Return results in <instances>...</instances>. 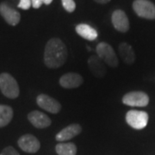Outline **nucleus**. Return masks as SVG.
<instances>
[{
    "mask_svg": "<svg viewBox=\"0 0 155 155\" xmlns=\"http://www.w3.org/2000/svg\"><path fill=\"white\" fill-rule=\"evenodd\" d=\"M13 118V110L11 106L0 104V127L7 126Z\"/></svg>",
    "mask_w": 155,
    "mask_h": 155,
    "instance_id": "f3484780",
    "label": "nucleus"
},
{
    "mask_svg": "<svg viewBox=\"0 0 155 155\" xmlns=\"http://www.w3.org/2000/svg\"><path fill=\"white\" fill-rule=\"evenodd\" d=\"M55 150L58 155H76L77 153V147L72 142L59 143L56 145Z\"/></svg>",
    "mask_w": 155,
    "mask_h": 155,
    "instance_id": "a211bd4d",
    "label": "nucleus"
},
{
    "mask_svg": "<svg viewBox=\"0 0 155 155\" xmlns=\"http://www.w3.org/2000/svg\"><path fill=\"white\" fill-rule=\"evenodd\" d=\"M17 144L23 152H26L28 153H35L41 147V144L38 139L32 134H24L18 139Z\"/></svg>",
    "mask_w": 155,
    "mask_h": 155,
    "instance_id": "6e6552de",
    "label": "nucleus"
},
{
    "mask_svg": "<svg viewBox=\"0 0 155 155\" xmlns=\"http://www.w3.org/2000/svg\"><path fill=\"white\" fill-rule=\"evenodd\" d=\"M94 1H96L97 3H99V4H107L110 0H94Z\"/></svg>",
    "mask_w": 155,
    "mask_h": 155,
    "instance_id": "5701e85b",
    "label": "nucleus"
},
{
    "mask_svg": "<svg viewBox=\"0 0 155 155\" xmlns=\"http://www.w3.org/2000/svg\"><path fill=\"white\" fill-rule=\"evenodd\" d=\"M52 2H53V0H42V3H43V4H45V5H50Z\"/></svg>",
    "mask_w": 155,
    "mask_h": 155,
    "instance_id": "b1692460",
    "label": "nucleus"
},
{
    "mask_svg": "<svg viewBox=\"0 0 155 155\" xmlns=\"http://www.w3.org/2000/svg\"><path fill=\"white\" fill-rule=\"evenodd\" d=\"M88 67L95 77L104 78L107 72L105 64L97 55H91L89 58Z\"/></svg>",
    "mask_w": 155,
    "mask_h": 155,
    "instance_id": "ddd939ff",
    "label": "nucleus"
},
{
    "mask_svg": "<svg viewBox=\"0 0 155 155\" xmlns=\"http://www.w3.org/2000/svg\"><path fill=\"white\" fill-rule=\"evenodd\" d=\"M0 155H20L17 150L12 147H7L1 152Z\"/></svg>",
    "mask_w": 155,
    "mask_h": 155,
    "instance_id": "aec40b11",
    "label": "nucleus"
},
{
    "mask_svg": "<svg viewBox=\"0 0 155 155\" xmlns=\"http://www.w3.org/2000/svg\"><path fill=\"white\" fill-rule=\"evenodd\" d=\"M97 54L102 61L110 67H116L119 64L118 58L116 54L115 50L110 45L106 42H100L96 48Z\"/></svg>",
    "mask_w": 155,
    "mask_h": 155,
    "instance_id": "7ed1b4c3",
    "label": "nucleus"
},
{
    "mask_svg": "<svg viewBox=\"0 0 155 155\" xmlns=\"http://www.w3.org/2000/svg\"><path fill=\"white\" fill-rule=\"evenodd\" d=\"M28 121L34 127L37 128H45L49 127L51 120L46 114L38 110H34L29 112L28 115Z\"/></svg>",
    "mask_w": 155,
    "mask_h": 155,
    "instance_id": "f8f14e48",
    "label": "nucleus"
},
{
    "mask_svg": "<svg viewBox=\"0 0 155 155\" xmlns=\"http://www.w3.org/2000/svg\"><path fill=\"white\" fill-rule=\"evenodd\" d=\"M31 4H32L33 8L39 9L43 3H42V0H31Z\"/></svg>",
    "mask_w": 155,
    "mask_h": 155,
    "instance_id": "4be33fe9",
    "label": "nucleus"
},
{
    "mask_svg": "<svg viewBox=\"0 0 155 155\" xmlns=\"http://www.w3.org/2000/svg\"><path fill=\"white\" fill-rule=\"evenodd\" d=\"M122 103L132 107H146L149 103V97L142 91H132L123 96Z\"/></svg>",
    "mask_w": 155,
    "mask_h": 155,
    "instance_id": "423d86ee",
    "label": "nucleus"
},
{
    "mask_svg": "<svg viewBox=\"0 0 155 155\" xmlns=\"http://www.w3.org/2000/svg\"><path fill=\"white\" fill-rule=\"evenodd\" d=\"M0 91L4 96L11 99L17 98L20 93L17 80L7 72L0 74Z\"/></svg>",
    "mask_w": 155,
    "mask_h": 155,
    "instance_id": "f03ea898",
    "label": "nucleus"
},
{
    "mask_svg": "<svg viewBox=\"0 0 155 155\" xmlns=\"http://www.w3.org/2000/svg\"><path fill=\"white\" fill-rule=\"evenodd\" d=\"M133 9L136 15L145 19H155V5L149 0H134Z\"/></svg>",
    "mask_w": 155,
    "mask_h": 155,
    "instance_id": "20e7f679",
    "label": "nucleus"
},
{
    "mask_svg": "<svg viewBox=\"0 0 155 155\" xmlns=\"http://www.w3.org/2000/svg\"><path fill=\"white\" fill-rule=\"evenodd\" d=\"M83 82V77L80 74L74 72L66 73L60 78V84L66 89L77 88L80 86Z\"/></svg>",
    "mask_w": 155,
    "mask_h": 155,
    "instance_id": "9b49d317",
    "label": "nucleus"
},
{
    "mask_svg": "<svg viewBox=\"0 0 155 155\" xmlns=\"http://www.w3.org/2000/svg\"><path fill=\"white\" fill-rule=\"evenodd\" d=\"M76 32L78 35L88 41H95L97 38V32L94 28L88 24L81 23L76 26Z\"/></svg>",
    "mask_w": 155,
    "mask_h": 155,
    "instance_id": "dca6fc26",
    "label": "nucleus"
},
{
    "mask_svg": "<svg viewBox=\"0 0 155 155\" xmlns=\"http://www.w3.org/2000/svg\"><path fill=\"white\" fill-rule=\"evenodd\" d=\"M148 114L142 110L127 111L126 115V122L134 129H142L147 127L148 122Z\"/></svg>",
    "mask_w": 155,
    "mask_h": 155,
    "instance_id": "39448f33",
    "label": "nucleus"
},
{
    "mask_svg": "<svg viewBox=\"0 0 155 155\" xmlns=\"http://www.w3.org/2000/svg\"><path fill=\"white\" fill-rule=\"evenodd\" d=\"M31 6V0H20V3L18 4V8L22 10H28Z\"/></svg>",
    "mask_w": 155,
    "mask_h": 155,
    "instance_id": "412c9836",
    "label": "nucleus"
},
{
    "mask_svg": "<svg viewBox=\"0 0 155 155\" xmlns=\"http://www.w3.org/2000/svg\"><path fill=\"white\" fill-rule=\"evenodd\" d=\"M82 131V127L79 124L77 123H73L69 126H67L65 128H63L61 131L56 134L55 139L58 141H66L68 140H71L73 137L77 136L78 134L81 133Z\"/></svg>",
    "mask_w": 155,
    "mask_h": 155,
    "instance_id": "4468645a",
    "label": "nucleus"
},
{
    "mask_svg": "<svg viewBox=\"0 0 155 155\" xmlns=\"http://www.w3.org/2000/svg\"><path fill=\"white\" fill-rule=\"evenodd\" d=\"M36 104L42 110L52 114H57L61 110V104L54 98L46 94L39 95L36 97Z\"/></svg>",
    "mask_w": 155,
    "mask_h": 155,
    "instance_id": "0eeeda50",
    "label": "nucleus"
},
{
    "mask_svg": "<svg viewBox=\"0 0 155 155\" xmlns=\"http://www.w3.org/2000/svg\"><path fill=\"white\" fill-rule=\"evenodd\" d=\"M0 15L5 19V21L11 26L17 25L21 20L20 13L5 2L0 4Z\"/></svg>",
    "mask_w": 155,
    "mask_h": 155,
    "instance_id": "1a4fd4ad",
    "label": "nucleus"
},
{
    "mask_svg": "<svg viewBox=\"0 0 155 155\" xmlns=\"http://www.w3.org/2000/svg\"><path fill=\"white\" fill-rule=\"evenodd\" d=\"M67 59V49L64 42L59 38H52L47 42L44 51L45 65L55 69L65 64Z\"/></svg>",
    "mask_w": 155,
    "mask_h": 155,
    "instance_id": "f257e3e1",
    "label": "nucleus"
},
{
    "mask_svg": "<svg viewBox=\"0 0 155 155\" xmlns=\"http://www.w3.org/2000/svg\"><path fill=\"white\" fill-rule=\"evenodd\" d=\"M119 54L122 60L127 65H132L135 61V54L134 52L132 46L127 44V42H122L118 48Z\"/></svg>",
    "mask_w": 155,
    "mask_h": 155,
    "instance_id": "2eb2a0df",
    "label": "nucleus"
},
{
    "mask_svg": "<svg viewBox=\"0 0 155 155\" xmlns=\"http://www.w3.org/2000/svg\"><path fill=\"white\" fill-rule=\"evenodd\" d=\"M61 1H62V5L67 12L72 13L75 11L76 4H75L74 0H61Z\"/></svg>",
    "mask_w": 155,
    "mask_h": 155,
    "instance_id": "6ab92c4d",
    "label": "nucleus"
},
{
    "mask_svg": "<svg viewBox=\"0 0 155 155\" xmlns=\"http://www.w3.org/2000/svg\"><path fill=\"white\" fill-rule=\"evenodd\" d=\"M111 21L116 30L125 33L129 29V21L126 13L122 10H116L112 13Z\"/></svg>",
    "mask_w": 155,
    "mask_h": 155,
    "instance_id": "9d476101",
    "label": "nucleus"
}]
</instances>
